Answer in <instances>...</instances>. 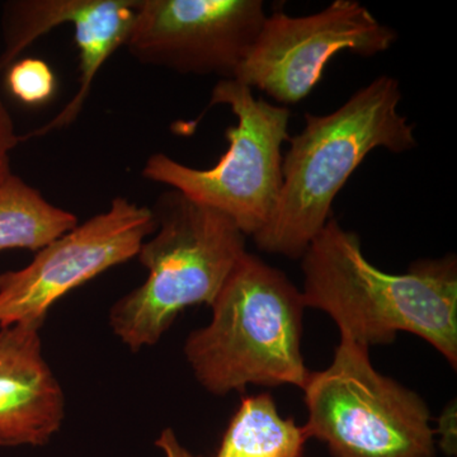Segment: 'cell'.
<instances>
[{
    "mask_svg": "<svg viewBox=\"0 0 457 457\" xmlns=\"http://www.w3.org/2000/svg\"><path fill=\"white\" fill-rule=\"evenodd\" d=\"M302 260L305 306L327 312L343 338L370 348L411 333L456 369L455 255L420 260L390 275L370 263L356 233L330 218Z\"/></svg>",
    "mask_w": 457,
    "mask_h": 457,
    "instance_id": "6da1fadb",
    "label": "cell"
},
{
    "mask_svg": "<svg viewBox=\"0 0 457 457\" xmlns=\"http://www.w3.org/2000/svg\"><path fill=\"white\" fill-rule=\"evenodd\" d=\"M398 80L380 75L328 114H305V128L288 139L275 212L253 237L266 253L299 260L332 218L333 203L354 170L376 149L417 147L414 126L399 113Z\"/></svg>",
    "mask_w": 457,
    "mask_h": 457,
    "instance_id": "7a4b0ae2",
    "label": "cell"
},
{
    "mask_svg": "<svg viewBox=\"0 0 457 457\" xmlns=\"http://www.w3.org/2000/svg\"><path fill=\"white\" fill-rule=\"evenodd\" d=\"M212 308V323L192 332L185 345L204 389L216 395L248 385L303 389L311 374L302 353L306 306L282 270L246 252Z\"/></svg>",
    "mask_w": 457,
    "mask_h": 457,
    "instance_id": "3957f363",
    "label": "cell"
},
{
    "mask_svg": "<svg viewBox=\"0 0 457 457\" xmlns=\"http://www.w3.org/2000/svg\"><path fill=\"white\" fill-rule=\"evenodd\" d=\"M153 213L155 236L141 245L149 276L111 309L114 335L132 351L159 342L187 306H212L243 255L245 237L236 222L168 189Z\"/></svg>",
    "mask_w": 457,
    "mask_h": 457,
    "instance_id": "277c9868",
    "label": "cell"
},
{
    "mask_svg": "<svg viewBox=\"0 0 457 457\" xmlns=\"http://www.w3.org/2000/svg\"><path fill=\"white\" fill-rule=\"evenodd\" d=\"M219 104L230 108L237 123L225 131L228 147L218 164L198 170L155 153L144 164L143 177L224 213L245 236L254 237L278 204L291 112L255 97L253 89L234 79L213 87L209 106Z\"/></svg>",
    "mask_w": 457,
    "mask_h": 457,
    "instance_id": "5b68a950",
    "label": "cell"
},
{
    "mask_svg": "<svg viewBox=\"0 0 457 457\" xmlns=\"http://www.w3.org/2000/svg\"><path fill=\"white\" fill-rule=\"evenodd\" d=\"M309 437L335 457H435L425 400L376 371L369 348L341 337L335 359L303 387Z\"/></svg>",
    "mask_w": 457,
    "mask_h": 457,
    "instance_id": "8992f818",
    "label": "cell"
},
{
    "mask_svg": "<svg viewBox=\"0 0 457 457\" xmlns=\"http://www.w3.org/2000/svg\"><path fill=\"white\" fill-rule=\"evenodd\" d=\"M398 40L356 0H335L311 16H267L253 47L234 80L257 88L282 104L308 97L320 82L328 62L342 51L371 57Z\"/></svg>",
    "mask_w": 457,
    "mask_h": 457,
    "instance_id": "52a82bcc",
    "label": "cell"
},
{
    "mask_svg": "<svg viewBox=\"0 0 457 457\" xmlns=\"http://www.w3.org/2000/svg\"><path fill=\"white\" fill-rule=\"evenodd\" d=\"M156 230L149 207L114 197L106 212L36 252L29 266L0 273V328L44 324L51 306L101 273L137 257Z\"/></svg>",
    "mask_w": 457,
    "mask_h": 457,
    "instance_id": "ba28073f",
    "label": "cell"
},
{
    "mask_svg": "<svg viewBox=\"0 0 457 457\" xmlns=\"http://www.w3.org/2000/svg\"><path fill=\"white\" fill-rule=\"evenodd\" d=\"M266 18L262 0H137L125 47L144 65L234 79Z\"/></svg>",
    "mask_w": 457,
    "mask_h": 457,
    "instance_id": "9c48e42d",
    "label": "cell"
},
{
    "mask_svg": "<svg viewBox=\"0 0 457 457\" xmlns=\"http://www.w3.org/2000/svg\"><path fill=\"white\" fill-rule=\"evenodd\" d=\"M137 0H13L3 8L0 73L29 46L56 27L73 26L79 50V87L71 101L49 122L22 137H44L77 121L93 83L107 60L125 46L135 20Z\"/></svg>",
    "mask_w": 457,
    "mask_h": 457,
    "instance_id": "30bf717a",
    "label": "cell"
},
{
    "mask_svg": "<svg viewBox=\"0 0 457 457\" xmlns=\"http://www.w3.org/2000/svg\"><path fill=\"white\" fill-rule=\"evenodd\" d=\"M41 327L0 330V446L46 445L64 420V392L42 354Z\"/></svg>",
    "mask_w": 457,
    "mask_h": 457,
    "instance_id": "8fae6325",
    "label": "cell"
},
{
    "mask_svg": "<svg viewBox=\"0 0 457 457\" xmlns=\"http://www.w3.org/2000/svg\"><path fill=\"white\" fill-rule=\"evenodd\" d=\"M77 225L73 212L49 203L16 174L0 185V252H38Z\"/></svg>",
    "mask_w": 457,
    "mask_h": 457,
    "instance_id": "7c38bea8",
    "label": "cell"
},
{
    "mask_svg": "<svg viewBox=\"0 0 457 457\" xmlns=\"http://www.w3.org/2000/svg\"><path fill=\"white\" fill-rule=\"evenodd\" d=\"M305 427L279 416L269 394L248 396L234 414L216 457H302Z\"/></svg>",
    "mask_w": 457,
    "mask_h": 457,
    "instance_id": "4fadbf2b",
    "label": "cell"
},
{
    "mask_svg": "<svg viewBox=\"0 0 457 457\" xmlns=\"http://www.w3.org/2000/svg\"><path fill=\"white\" fill-rule=\"evenodd\" d=\"M5 86L21 104L41 106L55 95L57 80L45 60L25 57L18 59L5 71Z\"/></svg>",
    "mask_w": 457,
    "mask_h": 457,
    "instance_id": "5bb4252c",
    "label": "cell"
},
{
    "mask_svg": "<svg viewBox=\"0 0 457 457\" xmlns=\"http://www.w3.org/2000/svg\"><path fill=\"white\" fill-rule=\"evenodd\" d=\"M21 141L22 137L16 130L13 117L0 99V185L13 173L11 168L12 153Z\"/></svg>",
    "mask_w": 457,
    "mask_h": 457,
    "instance_id": "9a60e30c",
    "label": "cell"
},
{
    "mask_svg": "<svg viewBox=\"0 0 457 457\" xmlns=\"http://www.w3.org/2000/svg\"><path fill=\"white\" fill-rule=\"evenodd\" d=\"M159 449L163 450L167 457H196L188 453L182 445L177 440L176 435L171 429L168 428L162 432L161 437L155 442Z\"/></svg>",
    "mask_w": 457,
    "mask_h": 457,
    "instance_id": "2e32d148",
    "label": "cell"
}]
</instances>
